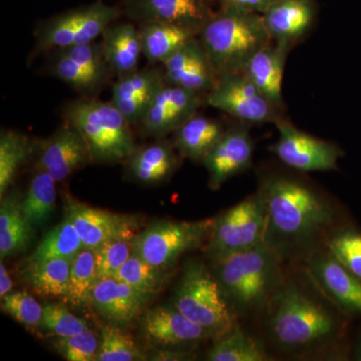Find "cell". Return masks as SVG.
<instances>
[{"instance_id": "cell-1", "label": "cell", "mask_w": 361, "mask_h": 361, "mask_svg": "<svg viewBox=\"0 0 361 361\" xmlns=\"http://www.w3.org/2000/svg\"><path fill=\"white\" fill-rule=\"evenodd\" d=\"M260 192L267 213L264 243L279 257L308 248L334 223V208L300 180L276 176Z\"/></svg>"}, {"instance_id": "cell-2", "label": "cell", "mask_w": 361, "mask_h": 361, "mask_svg": "<svg viewBox=\"0 0 361 361\" xmlns=\"http://www.w3.org/2000/svg\"><path fill=\"white\" fill-rule=\"evenodd\" d=\"M271 310V334L284 348H314L334 339L341 329L331 310L294 283L276 292Z\"/></svg>"}, {"instance_id": "cell-3", "label": "cell", "mask_w": 361, "mask_h": 361, "mask_svg": "<svg viewBox=\"0 0 361 361\" xmlns=\"http://www.w3.org/2000/svg\"><path fill=\"white\" fill-rule=\"evenodd\" d=\"M279 256L265 243L213 259L216 279L227 299L243 312L264 306L281 287Z\"/></svg>"}, {"instance_id": "cell-4", "label": "cell", "mask_w": 361, "mask_h": 361, "mask_svg": "<svg viewBox=\"0 0 361 361\" xmlns=\"http://www.w3.org/2000/svg\"><path fill=\"white\" fill-rule=\"evenodd\" d=\"M199 39L219 75L242 73L252 56L272 42L262 14L221 7Z\"/></svg>"}, {"instance_id": "cell-5", "label": "cell", "mask_w": 361, "mask_h": 361, "mask_svg": "<svg viewBox=\"0 0 361 361\" xmlns=\"http://www.w3.org/2000/svg\"><path fill=\"white\" fill-rule=\"evenodd\" d=\"M63 116L84 135L94 161L115 163L137 149L132 125L111 101L77 99L66 104Z\"/></svg>"}, {"instance_id": "cell-6", "label": "cell", "mask_w": 361, "mask_h": 361, "mask_svg": "<svg viewBox=\"0 0 361 361\" xmlns=\"http://www.w3.org/2000/svg\"><path fill=\"white\" fill-rule=\"evenodd\" d=\"M174 306L216 341L237 325L222 287L202 263L191 262L185 268L176 288Z\"/></svg>"}, {"instance_id": "cell-7", "label": "cell", "mask_w": 361, "mask_h": 361, "mask_svg": "<svg viewBox=\"0 0 361 361\" xmlns=\"http://www.w3.org/2000/svg\"><path fill=\"white\" fill-rule=\"evenodd\" d=\"M121 11L118 7L97 1L59 13L37 27V49L58 51L96 42L111 23H116Z\"/></svg>"}, {"instance_id": "cell-8", "label": "cell", "mask_w": 361, "mask_h": 361, "mask_svg": "<svg viewBox=\"0 0 361 361\" xmlns=\"http://www.w3.org/2000/svg\"><path fill=\"white\" fill-rule=\"evenodd\" d=\"M215 220L154 223L135 235L134 253L151 265L169 270L183 254L203 245L210 236Z\"/></svg>"}, {"instance_id": "cell-9", "label": "cell", "mask_w": 361, "mask_h": 361, "mask_svg": "<svg viewBox=\"0 0 361 361\" xmlns=\"http://www.w3.org/2000/svg\"><path fill=\"white\" fill-rule=\"evenodd\" d=\"M266 219L264 197L259 191L216 218L207 253L213 260L264 243Z\"/></svg>"}, {"instance_id": "cell-10", "label": "cell", "mask_w": 361, "mask_h": 361, "mask_svg": "<svg viewBox=\"0 0 361 361\" xmlns=\"http://www.w3.org/2000/svg\"><path fill=\"white\" fill-rule=\"evenodd\" d=\"M206 103L243 122L276 123L282 118L280 109L244 73L220 75L216 87L207 94Z\"/></svg>"}, {"instance_id": "cell-11", "label": "cell", "mask_w": 361, "mask_h": 361, "mask_svg": "<svg viewBox=\"0 0 361 361\" xmlns=\"http://www.w3.org/2000/svg\"><path fill=\"white\" fill-rule=\"evenodd\" d=\"M275 125L279 137L270 149L285 165L301 172L336 169L342 152L336 145L297 129L283 118Z\"/></svg>"}, {"instance_id": "cell-12", "label": "cell", "mask_w": 361, "mask_h": 361, "mask_svg": "<svg viewBox=\"0 0 361 361\" xmlns=\"http://www.w3.org/2000/svg\"><path fill=\"white\" fill-rule=\"evenodd\" d=\"M217 0H125L122 11L139 23H166L200 35L217 11Z\"/></svg>"}, {"instance_id": "cell-13", "label": "cell", "mask_w": 361, "mask_h": 361, "mask_svg": "<svg viewBox=\"0 0 361 361\" xmlns=\"http://www.w3.org/2000/svg\"><path fill=\"white\" fill-rule=\"evenodd\" d=\"M51 68L54 77L73 89L92 94L101 89L110 77L111 68L104 59L101 42L58 49Z\"/></svg>"}, {"instance_id": "cell-14", "label": "cell", "mask_w": 361, "mask_h": 361, "mask_svg": "<svg viewBox=\"0 0 361 361\" xmlns=\"http://www.w3.org/2000/svg\"><path fill=\"white\" fill-rule=\"evenodd\" d=\"M201 106L202 94L166 82L152 99L140 123L147 135L161 139L197 115Z\"/></svg>"}, {"instance_id": "cell-15", "label": "cell", "mask_w": 361, "mask_h": 361, "mask_svg": "<svg viewBox=\"0 0 361 361\" xmlns=\"http://www.w3.org/2000/svg\"><path fill=\"white\" fill-rule=\"evenodd\" d=\"M161 66L168 85L197 94H209L220 78L199 37L189 40Z\"/></svg>"}, {"instance_id": "cell-16", "label": "cell", "mask_w": 361, "mask_h": 361, "mask_svg": "<svg viewBox=\"0 0 361 361\" xmlns=\"http://www.w3.org/2000/svg\"><path fill=\"white\" fill-rule=\"evenodd\" d=\"M92 161L94 158L84 135L66 121L42 147L37 167L61 182Z\"/></svg>"}, {"instance_id": "cell-17", "label": "cell", "mask_w": 361, "mask_h": 361, "mask_svg": "<svg viewBox=\"0 0 361 361\" xmlns=\"http://www.w3.org/2000/svg\"><path fill=\"white\" fill-rule=\"evenodd\" d=\"M66 217L75 225L85 248L97 249L111 240L137 235V220L122 215L68 202Z\"/></svg>"}, {"instance_id": "cell-18", "label": "cell", "mask_w": 361, "mask_h": 361, "mask_svg": "<svg viewBox=\"0 0 361 361\" xmlns=\"http://www.w3.org/2000/svg\"><path fill=\"white\" fill-rule=\"evenodd\" d=\"M254 146L246 128L226 130L212 151L202 163L209 173V186L218 190L226 180L251 165Z\"/></svg>"}, {"instance_id": "cell-19", "label": "cell", "mask_w": 361, "mask_h": 361, "mask_svg": "<svg viewBox=\"0 0 361 361\" xmlns=\"http://www.w3.org/2000/svg\"><path fill=\"white\" fill-rule=\"evenodd\" d=\"M310 271L339 307L353 314H361V279L329 251L314 252L310 256Z\"/></svg>"}, {"instance_id": "cell-20", "label": "cell", "mask_w": 361, "mask_h": 361, "mask_svg": "<svg viewBox=\"0 0 361 361\" xmlns=\"http://www.w3.org/2000/svg\"><path fill=\"white\" fill-rule=\"evenodd\" d=\"M165 84L163 68H137L118 78L111 89V102L130 125L140 123L152 99Z\"/></svg>"}, {"instance_id": "cell-21", "label": "cell", "mask_w": 361, "mask_h": 361, "mask_svg": "<svg viewBox=\"0 0 361 361\" xmlns=\"http://www.w3.org/2000/svg\"><path fill=\"white\" fill-rule=\"evenodd\" d=\"M151 297L115 277L101 278L90 293V304L111 324L127 325L142 314Z\"/></svg>"}, {"instance_id": "cell-22", "label": "cell", "mask_w": 361, "mask_h": 361, "mask_svg": "<svg viewBox=\"0 0 361 361\" xmlns=\"http://www.w3.org/2000/svg\"><path fill=\"white\" fill-rule=\"evenodd\" d=\"M140 327L147 341L156 345L176 346L212 338L210 332L190 322L175 306H157L145 311Z\"/></svg>"}, {"instance_id": "cell-23", "label": "cell", "mask_w": 361, "mask_h": 361, "mask_svg": "<svg viewBox=\"0 0 361 361\" xmlns=\"http://www.w3.org/2000/svg\"><path fill=\"white\" fill-rule=\"evenodd\" d=\"M291 47L287 42L272 40L252 56L242 71L279 109L283 106L282 85L287 54Z\"/></svg>"}, {"instance_id": "cell-24", "label": "cell", "mask_w": 361, "mask_h": 361, "mask_svg": "<svg viewBox=\"0 0 361 361\" xmlns=\"http://www.w3.org/2000/svg\"><path fill=\"white\" fill-rule=\"evenodd\" d=\"M315 13L314 0H277L262 18L272 40L292 45L310 30Z\"/></svg>"}, {"instance_id": "cell-25", "label": "cell", "mask_w": 361, "mask_h": 361, "mask_svg": "<svg viewBox=\"0 0 361 361\" xmlns=\"http://www.w3.org/2000/svg\"><path fill=\"white\" fill-rule=\"evenodd\" d=\"M104 59L118 77L137 70L142 54L141 35L133 23H111L102 35Z\"/></svg>"}, {"instance_id": "cell-26", "label": "cell", "mask_w": 361, "mask_h": 361, "mask_svg": "<svg viewBox=\"0 0 361 361\" xmlns=\"http://www.w3.org/2000/svg\"><path fill=\"white\" fill-rule=\"evenodd\" d=\"M139 30L142 56L152 66L163 65L183 45L198 37L187 28L159 21L140 23Z\"/></svg>"}, {"instance_id": "cell-27", "label": "cell", "mask_w": 361, "mask_h": 361, "mask_svg": "<svg viewBox=\"0 0 361 361\" xmlns=\"http://www.w3.org/2000/svg\"><path fill=\"white\" fill-rule=\"evenodd\" d=\"M225 132L218 121L195 115L176 130L175 147L190 160L203 161Z\"/></svg>"}, {"instance_id": "cell-28", "label": "cell", "mask_w": 361, "mask_h": 361, "mask_svg": "<svg viewBox=\"0 0 361 361\" xmlns=\"http://www.w3.org/2000/svg\"><path fill=\"white\" fill-rule=\"evenodd\" d=\"M33 227L26 221L21 198L16 193L2 199L0 208V256L1 260L25 251L32 242Z\"/></svg>"}, {"instance_id": "cell-29", "label": "cell", "mask_w": 361, "mask_h": 361, "mask_svg": "<svg viewBox=\"0 0 361 361\" xmlns=\"http://www.w3.org/2000/svg\"><path fill=\"white\" fill-rule=\"evenodd\" d=\"M73 259L54 258L27 262L23 278L40 295L63 297L68 293Z\"/></svg>"}, {"instance_id": "cell-30", "label": "cell", "mask_w": 361, "mask_h": 361, "mask_svg": "<svg viewBox=\"0 0 361 361\" xmlns=\"http://www.w3.org/2000/svg\"><path fill=\"white\" fill-rule=\"evenodd\" d=\"M128 160L130 174L145 184H155L167 179L177 165L172 147L167 142H156L137 149Z\"/></svg>"}, {"instance_id": "cell-31", "label": "cell", "mask_w": 361, "mask_h": 361, "mask_svg": "<svg viewBox=\"0 0 361 361\" xmlns=\"http://www.w3.org/2000/svg\"><path fill=\"white\" fill-rule=\"evenodd\" d=\"M56 180L44 171H37L30 180L21 209L25 218L33 228L44 224L56 209Z\"/></svg>"}, {"instance_id": "cell-32", "label": "cell", "mask_w": 361, "mask_h": 361, "mask_svg": "<svg viewBox=\"0 0 361 361\" xmlns=\"http://www.w3.org/2000/svg\"><path fill=\"white\" fill-rule=\"evenodd\" d=\"M32 144L30 137L13 130H2L0 135V197L4 198L13 185L18 170L30 158Z\"/></svg>"}, {"instance_id": "cell-33", "label": "cell", "mask_w": 361, "mask_h": 361, "mask_svg": "<svg viewBox=\"0 0 361 361\" xmlns=\"http://www.w3.org/2000/svg\"><path fill=\"white\" fill-rule=\"evenodd\" d=\"M84 248L75 225L66 217L63 222L45 235L27 262L54 258L73 259Z\"/></svg>"}, {"instance_id": "cell-34", "label": "cell", "mask_w": 361, "mask_h": 361, "mask_svg": "<svg viewBox=\"0 0 361 361\" xmlns=\"http://www.w3.org/2000/svg\"><path fill=\"white\" fill-rule=\"evenodd\" d=\"M99 279L94 249H82L71 261L66 300L75 306L90 304V293Z\"/></svg>"}, {"instance_id": "cell-35", "label": "cell", "mask_w": 361, "mask_h": 361, "mask_svg": "<svg viewBox=\"0 0 361 361\" xmlns=\"http://www.w3.org/2000/svg\"><path fill=\"white\" fill-rule=\"evenodd\" d=\"M210 361H265L264 349L246 334L238 325L230 334L216 341L207 355Z\"/></svg>"}, {"instance_id": "cell-36", "label": "cell", "mask_w": 361, "mask_h": 361, "mask_svg": "<svg viewBox=\"0 0 361 361\" xmlns=\"http://www.w3.org/2000/svg\"><path fill=\"white\" fill-rule=\"evenodd\" d=\"M167 271L149 264L137 254L133 253L114 277L152 298L166 284L169 276Z\"/></svg>"}, {"instance_id": "cell-37", "label": "cell", "mask_w": 361, "mask_h": 361, "mask_svg": "<svg viewBox=\"0 0 361 361\" xmlns=\"http://www.w3.org/2000/svg\"><path fill=\"white\" fill-rule=\"evenodd\" d=\"M132 336L113 325L102 329L99 341V361L146 360Z\"/></svg>"}, {"instance_id": "cell-38", "label": "cell", "mask_w": 361, "mask_h": 361, "mask_svg": "<svg viewBox=\"0 0 361 361\" xmlns=\"http://www.w3.org/2000/svg\"><path fill=\"white\" fill-rule=\"evenodd\" d=\"M39 329L54 337H66L89 329V323L73 314L61 304L45 302Z\"/></svg>"}, {"instance_id": "cell-39", "label": "cell", "mask_w": 361, "mask_h": 361, "mask_svg": "<svg viewBox=\"0 0 361 361\" xmlns=\"http://www.w3.org/2000/svg\"><path fill=\"white\" fill-rule=\"evenodd\" d=\"M135 237H121L111 240L94 249L99 279L115 276L118 269L134 253Z\"/></svg>"}, {"instance_id": "cell-40", "label": "cell", "mask_w": 361, "mask_h": 361, "mask_svg": "<svg viewBox=\"0 0 361 361\" xmlns=\"http://www.w3.org/2000/svg\"><path fill=\"white\" fill-rule=\"evenodd\" d=\"M52 345L59 355L68 361H96L99 341L92 330L66 337H54Z\"/></svg>"}, {"instance_id": "cell-41", "label": "cell", "mask_w": 361, "mask_h": 361, "mask_svg": "<svg viewBox=\"0 0 361 361\" xmlns=\"http://www.w3.org/2000/svg\"><path fill=\"white\" fill-rule=\"evenodd\" d=\"M327 249L351 273L361 279V233L348 229L336 233L327 242Z\"/></svg>"}, {"instance_id": "cell-42", "label": "cell", "mask_w": 361, "mask_h": 361, "mask_svg": "<svg viewBox=\"0 0 361 361\" xmlns=\"http://www.w3.org/2000/svg\"><path fill=\"white\" fill-rule=\"evenodd\" d=\"M2 310L30 329H39L42 318V305L30 293L16 291L1 298Z\"/></svg>"}, {"instance_id": "cell-43", "label": "cell", "mask_w": 361, "mask_h": 361, "mask_svg": "<svg viewBox=\"0 0 361 361\" xmlns=\"http://www.w3.org/2000/svg\"><path fill=\"white\" fill-rule=\"evenodd\" d=\"M277 0H217L221 8H234L263 14Z\"/></svg>"}, {"instance_id": "cell-44", "label": "cell", "mask_w": 361, "mask_h": 361, "mask_svg": "<svg viewBox=\"0 0 361 361\" xmlns=\"http://www.w3.org/2000/svg\"><path fill=\"white\" fill-rule=\"evenodd\" d=\"M195 355L189 351L184 350H173V349H167V350H160L158 355L153 356L151 360H194Z\"/></svg>"}, {"instance_id": "cell-45", "label": "cell", "mask_w": 361, "mask_h": 361, "mask_svg": "<svg viewBox=\"0 0 361 361\" xmlns=\"http://www.w3.org/2000/svg\"><path fill=\"white\" fill-rule=\"evenodd\" d=\"M13 287V280H11V275L7 272L4 261L1 260V263H0V297L4 298L7 294L11 293Z\"/></svg>"}, {"instance_id": "cell-46", "label": "cell", "mask_w": 361, "mask_h": 361, "mask_svg": "<svg viewBox=\"0 0 361 361\" xmlns=\"http://www.w3.org/2000/svg\"><path fill=\"white\" fill-rule=\"evenodd\" d=\"M355 357L356 360H361V342L360 343V345H358L357 349H356Z\"/></svg>"}]
</instances>
